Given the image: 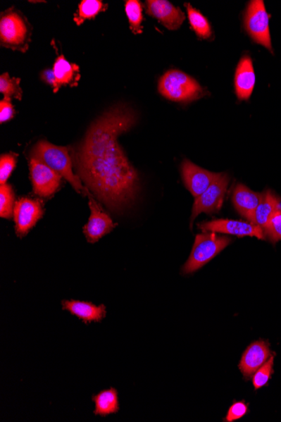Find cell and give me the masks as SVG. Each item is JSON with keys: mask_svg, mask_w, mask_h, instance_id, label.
<instances>
[{"mask_svg": "<svg viewBox=\"0 0 281 422\" xmlns=\"http://www.w3.org/2000/svg\"><path fill=\"white\" fill-rule=\"evenodd\" d=\"M15 193L11 185L0 186V217L11 219L14 215Z\"/></svg>", "mask_w": 281, "mask_h": 422, "instance_id": "cb8c5ba5", "label": "cell"}, {"mask_svg": "<svg viewBox=\"0 0 281 422\" xmlns=\"http://www.w3.org/2000/svg\"><path fill=\"white\" fill-rule=\"evenodd\" d=\"M185 6L187 8L189 24L197 37L201 39H208L213 37V30H211L208 20L196 8H193L192 4L187 3L185 4Z\"/></svg>", "mask_w": 281, "mask_h": 422, "instance_id": "44dd1931", "label": "cell"}, {"mask_svg": "<svg viewBox=\"0 0 281 422\" xmlns=\"http://www.w3.org/2000/svg\"><path fill=\"white\" fill-rule=\"evenodd\" d=\"M255 80L252 59L245 56L241 58L235 77V92L239 100H249L254 92Z\"/></svg>", "mask_w": 281, "mask_h": 422, "instance_id": "9a60e30c", "label": "cell"}, {"mask_svg": "<svg viewBox=\"0 0 281 422\" xmlns=\"http://www.w3.org/2000/svg\"><path fill=\"white\" fill-rule=\"evenodd\" d=\"M232 243V239L219 236L217 232H203L196 236L192 253L182 268V273L190 274L201 269Z\"/></svg>", "mask_w": 281, "mask_h": 422, "instance_id": "5b68a950", "label": "cell"}, {"mask_svg": "<svg viewBox=\"0 0 281 422\" xmlns=\"http://www.w3.org/2000/svg\"><path fill=\"white\" fill-rule=\"evenodd\" d=\"M136 122L128 106L112 107L94 120L75 154L77 175L111 210L127 208L139 192V176L118 141Z\"/></svg>", "mask_w": 281, "mask_h": 422, "instance_id": "6da1fadb", "label": "cell"}, {"mask_svg": "<svg viewBox=\"0 0 281 422\" xmlns=\"http://www.w3.org/2000/svg\"><path fill=\"white\" fill-rule=\"evenodd\" d=\"M17 155L15 154H2L0 158V184L7 182L14 170L17 162Z\"/></svg>", "mask_w": 281, "mask_h": 422, "instance_id": "83f0119b", "label": "cell"}, {"mask_svg": "<svg viewBox=\"0 0 281 422\" xmlns=\"http://www.w3.org/2000/svg\"><path fill=\"white\" fill-rule=\"evenodd\" d=\"M275 356L272 355L265 364L259 368L253 376V385L254 390H258L266 386L270 380L272 374L274 373Z\"/></svg>", "mask_w": 281, "mask_h": 422, "instance_id": "484cf974", "label": "cell"}, {"mask_svg": "<svg viewBox=\"0 0 281 422\" xmlns=\"http://www.w3.org/2000/svg\"><path fill=\"white\" fill-rule=\"evenodd\" d=\"M263 193L255 192L244 184H237L232 193V204L244 218L252 223L255 211L262 199Z\"/></svg>", "mask_w": 281, "mask_h": 422, "instance_id": "2e32d148", "label": "cell"}, {"mask_svg": "<svg viewBox=\"0 0 281 422\" xmlns=\"http://www.w3.org/2000/svg\"><path fill=\"white\" fill-rule=\"evenodd\" d=\"M32 159L44 163L51 170L57 172L63 178L67 180L77 193L92 195L87 188L82 185V180L73 171V163L68 149L51 144L45 140L38 142L32 151Z\"/></svg>", "mask_w": 281, "mask_h": 422, "instance_id": "7a4b0ae2", "label": "cell"}, {"mask_svg": "<svg viewBox=\"0 0 281 422\" xmlns=\"http://www.w3.org/2000/svg\"><path fill=\"white\" fill-rule=\"evenodd\" d=\"M181 173H182L185 187L194 198H197L204 193L211 185L222 175V173H213V172L202 169L188 159H185L182 162Z\"/></svg>", "mask_w": 281, "mask_h": 422, "instance_id": "30bf717a", "label": "cell"}, {"mask_svg": "<svg viewBox=\"0 0 281 422\" xmlns=\"http://www.w3.org/2000/svg\"><path fill=\"white\" fill-rule=\"evenodd\" d=\"M229 176L222 173L207 190L194 199L192 215V225L199 214L217 213L222 209L224 197L226 195L229 184Z\"/></svg>", "mask_w": 281, "mask_h": 422, "instance_id": "52a82bcc", "label": "cell"}, {"mask_svg": "<svg viewBox=\"0 0 281 422\" xmlns=\"http://www.w3.org/2000/svg\"><path fill=\"white\" fill-rule=\"evenodd\" d=\"M146 12L170 31L178 30L185 20L184 12L167 0H148Z\"/></svg>", "mask_w": 281, "mask_h": 422, "instance_id": "4fadbf2b", "label": "cell"}, {"mask_svg": "<svg viewBox=\"0 0 281 422\" xmlns=\"http://www.w3.org/2000/svg\"><path fill=\"white\" fill-rule=\"evenodd\" d=\"M125 14L127 15V18L130 23V27H131L132 32L136 35H139L144 32L142 28V6L140 1L138 0H128L125 4Z\"/></svg>", "mask_w": 281, "mask_h": 422, "instance_id": "603a6c76", "label": "cell"}, {"mask_svg": "<svg viewBox=\"0 0 281 422\" xmlns=\"http://www.w3.org/2000/svg\"><path fill=\"white\" fill-rule=\"evenodd\" d=\"M30 175L34 192L42 197H49L58 191L62 176L36 159H30Z\"/></svg>", "mask_w": 281, "mask_h": 422, "instance_id": "ba28073f", "label": "cell"}, {"mask_svg": "<svg viewBox=\"0 0 281 422\" xmlns=\"http://www.w3.org/2000/svg\"><path fill=\"white\" fill-rule=\"evenodd\" d=\"M62 306L63 310H67L85 324L101 322L106 316V309L104 304L95 305L79 300H63Z\"/></svg>", "mask_w": 281, "mask_h": 422, "instance_id": "e0dca14e", "label": "cell"}, {"mask_svg": "<svg viewBox=\"0 0 281 422\" xmlns=\"http://www.w3.org/2000/svg\"><path fill=\"white\" fill-rule=\"evenodd\" d=\"M41 202L38 200L21 198L15 202L14 219L17 236L23 238L36 225L42 216Z\"/></svg>", "mask_w": 281, "mask_h": 422, "instance_id": "8fae6325", "label": "cell"}, {"mask_svg": "<svg viewBox=\"0 0 281 422\" xmlns=\"http://www.w3.org/2000/svg\"><path fill=\"white\" fill-rule=\"evenodd\" d=\"M263 230L271 243L275 244L281 240V209L271 217Z\"/></svg>", "mask_w": 281, "mask_h": 422, "instance_id": "4316f807", "label": "cell"}, {"mask_svg": "<svg viewBox=\"0 0 281 422\" xmlns=\"http://www.w3.org/2000/svg\"><path fill=\"white\" fill-rule=\"evenodd\" d=\"M244 27L254 42L273 51L270 32V15L263 0L250 1L244 15Z\"/></svg>", "mask_w": 281, "mask_h": 422, "instance_id": "8992f818", "label": "cell"}, {"mask_svg": "<svg viewBox=\"0 0 281 422\" xmlns=\"http://www.w3.org/2000/svg\"><path fill=\"white\" fill-rule=\"evenodd\" d=\"M15 109L11 103V99L4 98V100L0 101V123H4L8 122L14 118Z\"/></svg>", "mask_w": 281, "mask_h": 422, "instance_id": "f546056e", "label": "cell"}, {"mask_svg": "<svg viewBox=\"0 0 281 422\" xmlns=\"http://www.w3.org/2000/svg\"><path fill=\"white\" fill-rule=\"evenodd\" d=\"M20 85V79L11 77L8 73L0 76V92L4 94V98L14 97L20 101L23 99V89Z\"/></svg>", "mask_w": 281, "mask_h": 422, "instance_id": "d4e9b609", "label": "cell"}, {"mask_svg": "<svg viewBox=\"0 0 281 422\" xmlns=\"http://www.w3.org/2000/svg\"><path fill=\"white\" fill-rule=\"evenodd\" d=\"M203 232H220L237 237H255L258 240H265V230L250 222L232 221V219H214L213 221L201 223L199 226Z\"/></svg>", "mask_w": 281, "mask_h": 422, "instance_id": "9c48e42d", "label": "cell"}, {"mask_svg": "<svg viewBox=\"0 0 281 422\" xmlns=\"http://www.w3.org/2000/svg\"><path fill=\"white\" fill-rule=\"evenodd\" d=\"M249 412V406L245 402H235L229 409L226 417V421L232 422L243 418Z\"/></svg>", "mask_w": 281, "mask_h": 422, "instance_id": "f1b7e54d", "label": "cell"}, {"mask_svg": "<svg viewBox=\"0 0 281 422\" xmlns=\"http://www.w3.org/2000/svg\"><path fill=\"white\" fill-rule=\"evenodd\" d=\"M54 72L60 88L67 85L75 86L80 79V67L77 64L69 63L63 55L58 56L56 60Z\"/></svg>", "mask_w": 281, "mask_h": 422, "instance_id": "ffe728a7", "label": "cell"}, {"mask_svg": "<svg viewBox=\"0 0 281 422\" xmlns=\"http://www.w3.org/2000/svg\"><path fill=\"white\" fill-rule=\"evenodd\" d=\"M271 352L266 341L254 342L246 349L242 356L239 369L245 378L252 377L259 368L270 359Z\"/></svg>", "mask_w": 281, "mask_h": 422, "instance_id": "5bb4252c", "label": "cell"}, {"mask_svg": "<svg viewBox=\"0 0 281 422\" xmlns=\"http://www.w3.org/2000/svg\"><path fill=\"white\" fill-rule=\"evenodd\" d=\"M41 77L42 80L45 82V83L51 86L54 93L58 92L60 87L58 85L57 80H56L54 70H46L43 71L42 73Z\"/></svg>", "mask_w": 281, "mask_h": 422, "instance_id": "4dcf8cb0", "label": "cell"}, {"mask_svg": "<svg viewBox=\"0 0 281 422\" xmlns=\"http://www.w3.org/2000/svg\"><path fill=\"white\" fill-rule=\"evenodd\" d=\"M89 205L92 214L84 227V234L89 243L94 244L109 234L118 225L112 221L109 215L103 212L92 195L89 196Z\"/></svg>", "mask_w": 281, "mask_h": 422, "instance_id": "7c38bea8", "label": "cell"}, {"mask_svg": "<svg viewBox=\"0 0 281 422\" xmlns=\"http://www.w3.org/2000/svg\"><path fill=\"white\" fill-rule=\"evenodd\" d=\"M280 209V198L270 190L263 192L262 199L255 211L252 223L265 229L271 217Z\"/></svg>", "mask_w": 281, "mask_h": 422, "instance_id": "ac0fdd59", "label": "cell"}, {"mask_svg": "<svg viewBox=\"0 0 281 422\" xmlns=\"http://www.w3.org/2000/svg\"><path fill=\"white\" fill-rule=\"evenodd\" d=\"M158 92L168 100L176 102L196 101L204 94V90L196 80L176 70L168 71L161 77Z\"/></svg>", "mask_w": 281, "mask_h": 422, "instance_id": "277c9868", "label": "cell"}, {"mask_svg": "<svg viewBox=\"0 0 281 422\" xmlns=\"http://www.w3.org/2000/svg\"><path fill=\"white\" fill-rule=\"evenodd\" d=\"M107 4L99 0H83L79 4V10L73 17V21L81 25L86 20L94 19L101 11H106Z\"/></svg>", "mask_w": 281, "mask_h": 422, "instance_id": "7402d4cb", "label": "cell"}, {"mask_svg": "<svg viewBox=\"0 0 281 422\" xmlns=\"http://www.w3.org/2000/svg\"><path fill=\"white\" fill-rule=\"evenodd\" d=\"M92 400L95 406V416L106 417L120 411L118 393L114 387L99 392L92 396Z\"/></svg>", "mask_w": 281, "mask_h": 422, "instance_id": "d6986e66", "label": "cell"}, {"mask_svg": "<svg viewBox=\"0 0 281 422\" xmlns=\"http://www.w3.org/2000/svg\"><path fill=\"white\" fill-rule=\"evenodd\" d=\"M32 27L20 11L10 8L0 18L1 45L12 50L27 51L32 41Z\"/></svg>", "mask_w": 281, "mask_h": 422, "instance_id": "3957f363", "label": "cell"}]
</instances>
